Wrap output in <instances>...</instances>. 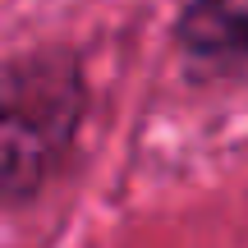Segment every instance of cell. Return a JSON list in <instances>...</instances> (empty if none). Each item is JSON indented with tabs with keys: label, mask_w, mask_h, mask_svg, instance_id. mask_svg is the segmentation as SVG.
Wrapping results in <instances>:
<instances>
[{
	"label": "cell",
	"mask_w": 248,
	"mask_h": 248,
	"mask_svg": "<svg viewBox=\"0 0 248 248\" xmlns=\"http://www.w3.org/2000/svg\"><path fill=\"white\" fill-rule=\"evenodd\" d=\"M179 42L202 60H248V0H193Z\"/></svg>",
	"instance_id": "2"
},
{
	"label": "cell",
	"mask_w": 248,
	"mask_h": 248,
	"mask_svg": "<svg viewBox=\"0 0 248 248\" xmlns=\"http://www.w3.org/2000/svg\"><path fill=\"white\" fill-rule=\"evenodd\" d=\"M0 92V188L32 193L46 166L64 147L78 115V83L69 64H23L9 69Z\"/></svg>",
	"instance_id": "1"
}]
</instances>
